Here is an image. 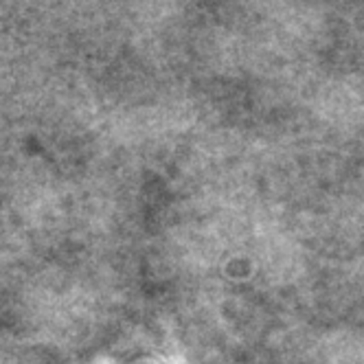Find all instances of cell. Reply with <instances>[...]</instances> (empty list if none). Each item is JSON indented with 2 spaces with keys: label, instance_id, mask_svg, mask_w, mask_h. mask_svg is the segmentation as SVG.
Returning <instances> with one entry per match:
<instances>
[]
</instances>
